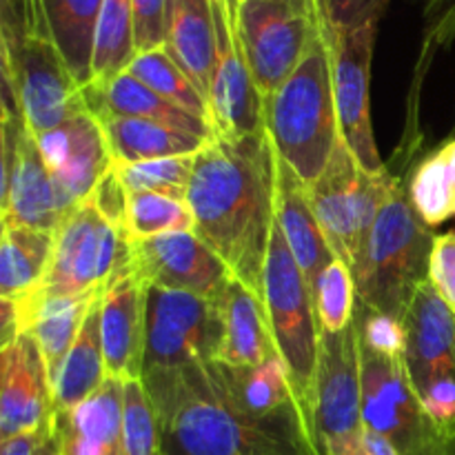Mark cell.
<instances>
[{
	"instance_id": "d6986e66",
	"label": "cell",
	"mask_w": 455,
	"mask_h": 455,
	"mask_svg": "<svg viewBox=\"0 0 455 455\" xmlns=\"http://www.w3.org/2000/svg\"><path fill=\"white\" fill-rule=\"evenodd\" d=\"M404 363L413 389L455 373V314L429 280L418 284L403 318Z\"/></svg>"
},
{
	"instance_id": "44dd1931",
	"label": "cell",
	"mask_w": 455,
	"mask_h": 455,
	"mask_svg": "<svg viewBox=\"0 0 455 455\" xmlns=\"http://www.w3.org/2000/svg\"><path fill=\"white\" fill-rule=\"evenodd\" d=\"M275 220L284 240L307 280L311 298L318 289L320 275L329 269L336 253L329 247L320 222L315 218L305 182L278 158V185H275Z\"/></svg>"
},
{
	"instance_id": "836d02e7",
	"label": "cell",
	"mask_w": 455,
	"mask_h": 455,
	"mask_svg": "<svg viewBox=\"0 0 455 455\" xmlns=\"http://www.w3.org/2000/svg\"><path fill=\"white\" fill-rule=\"evenodd\" d=\"M196 220L187 198L154 194V191H136L129 194L127 220L124 234L132 240L154 238L176 231H194Z\"/></svg>"
},
{
	"instance_id": "74e56055",
	"label": "cell",
	"mask_w": 455,
	"mask_h": 455,
	"mask_svg": "<svg viewBox=\"0 0 455 455\" xmlns=\"http://www.w3.org/2000/svg\"><path fill=\"white\" fill-rule=\"evenodd\" d=\"M389 0H324V34L378 25Z\"/></svg>"
},
{
	"instance_id": "6da1fadb",
	"label": "cell",
	"mask_w": 455,
	"mask_h": 455,
	"mask_svg": "<svg viewBox=\"0 0 455 455\" xmlns=\"http://www.w3.org/2000/svg\"><path fill=\"white\" fill-rule=\"evenodd\" d=\"M275 185L278 154L265 127L240 140L213 138L196 156L187 189L194 231L258 298L275 225Z\"/></svg>"
},
{
	"instance_id": "52a82bcc",
	"label": "cell",
	"mask_w": 455,
	"mask_h": 455,
	"mask_svg": "<svg viewBox=\"0 0 455 455\" xmlns=\"http://www.w3.org/2000/svg\"><path fill=\"white\" fill-rule=\"evenodd\" d=\"M395 172L367 173L345 142H338L324 172L311 182L309 200L336 258L355 269L369 229L389 196Z\"/></svg>"
},
{
	"instance_id": "d4e9b609",
	"label": "cell",
	"mask_w": 455,
	"mask_h": 455,
	"mask_svg": "<svg viewBox=\"0 0 455 455\" xmlns=\"http://www.w3.org/2000/svg\"><path fill=\"white\" fill-rule=\"evenodd\" d=\"M100 123L105 127L114 164L196 156L212 142V138L196 136V133L154 123V120L102 118Z\"/></svg>"
},
{
	"instance_id": "cb8c5ba5",
	"label": "cell",
	"mask_w": 455,
	"mask_h": 455,
	"mask_svg": "<svg viewBox=\"0 0 455 455\" xmlns=\"http://www.w3.org/2000/svg\"><path fill=\"white\" fill-rule=\"evenodd\" d=\"M87 109L96 118H142L154 123L169 124V127L182 129V132L196 133V136L212 138L213 129L204 120L187 114L180 107L172 105L163 96L133 78L132 74H120L107 84H87L83 87Z\"/></svg>"
},
{
	"instance_id": "f1b7e54d",
	"label": "cell",
	"mask_w": 455,
	"mask_h": 455,
	"mask_svg": "<svg viewBox=\"0 0 455 455\" xmlns=\"http://www.w3.org/2000/svg\"><path fill=\"white\" fill-rule=\"evenodd\" d=\"M56 234L31 227L3 225L0 240V298H20L43 283Z\"/></svg>"
},
{
	"instance_id": "277c9868",
	"label": "cell",
	"mask_w": 455,
	"mask_h": 455,
	"mask_svg": "<svg viewBox=\"0 0 455 455\" xmlns=\"http://www.w3.org/2000/svg\"><path fill=\"white\" fill-rule=\"evenodd\" d=\"M395 172V167H391ZM435 234L422 222L409 198V178L395 172L363 244L354 278L358 302L403 323L418 284L429 280V258Z\"/></svg>"
},
{
	"instance_id": "484cf974",
	"label": "cell",
	"mask_w": 455,
	"mask_h": 455,
	"mask_svg": "<svg viewBox=\"0 0 455 455\" xmlns=\"http://www.w3.org/2000/svg\"><path fill=\"white\" fill-rule=\"evenodd\" d=\"M216 369L220 373L222 385L231 394V398L244 411L251 413V416H298L307 425L305 413H302L296 394H293V385L289 380L287 369H284L283 360L278 355H274L267 363L258 364V367H227V364L216 363ZM307 429H309V425H307Z\"/></svg>"
},
{
	"instance_id": "4fadbf2b",
	"label": "cell",
	"mask_w": 455,
	"mask_h": 455,
	"mask_svg": "<svg viewBox=\"0 0 455 455\" xmlns=\"http://www.w3.org/2000/svg\"><path fill=\"white\" fill-rule=\"evenodd\" d=\"M376 31L378 25H367L360 29L324 34L329 56H331L333 98H336L342 142L349 147V151L367 173L387 172V164L380 158L376 138H373L371 109H369Z\"/></svg>"
},
{
	"instance_id": "603a6c76",
	"label": "cell",
	"mask_w": 455,
	"mask_h": 455,
	"mask_svg": "<svg viewBox=\"0 0 455 455\" xmlns=\"http://www.w3.org/2000/svg\"><path fill=\"white\" fill-rule=\"evenodd\" d=\"M164 52L209 102L216 67L213 0H169Z\"/></svg>"
},
{
	"instance_id": "3957f363",
	"label": "cell",
	"mask_w": 455,
	"mask_h": 455,
	"mask_svg": "<svg viewBox=\"0 0 455 455\" xmlns=\"http://www.w3.org/2000/svg\"><path fill=\"white\" fill-rule=\"evenodd\" d=\"M265 127L278 158L309 187L342 140L323 29L283 87L265 98Z\"/></svg>"
},
{
	"instance_id": "1f68e13d",
	"label": "cell",
	"mask_w": 455,
	"mask_h": 455,
	"mask_svg": "<svg viewBox=\"0 0 455 455\" xmlns=\"http://www.w3.org/2000/svg\"><path fill=\"white\" fill-rule=\"evenodd\" d=\"M136 52L132 0H105L93 36L92 83L107 84L129 69Z\"/></svg>"
},
{
	"instance_id": "8fae6325",
	"label": "cell",
	"mask_w": 455,
	"mask_h": 455,
	"mask_svg": "<svg viewBox=\"0 0 455 455\" xmlns=\"http://www.w3.org/2000/svg\"><path fill=\"white\" fill-rule=\"evenodd\" d=\"M360 391L367 431L385 438L400 455H425L427 418L409 378L404 351L360 340Z\"/></svg>"
},
{
	"instance_id": "e575fe53",
	"label": "cell",
	"mask_w": 455,
	"mask_h": 455,
	"mask_svg": "<svg viewBox=\"0 0 455 455\" xmlns=\"http://www.w3.org/2000/svg\"><path fill=\"white\" fill-rule=\"evenodd\" d=\"M355 302H358V291H355L354 271L345 260L336 258L320 275L318 289L314 293L320 331L340 333L351 327L355 318Z\"/></svg>"
},
{
	"instance_id": "ee69618b",
	"label": "cell",
	"mask_w": 455,
	"mask_h": 455,
	"mask_svg": "<svg viewBox=\"0 0 455 455\" xmlns=\"http://www.w3.org/2000/svg\"><path fill=\"white\" fill-rule=\"evenodd\" d=\"M367 453L369 455H400L385 438H380V435L373 434V431H367Z\"/></svg>"
},
{
	"instance_id": "2e32d148",
	"label": "cell",
	"mask_w": 455,
	"mask_h": 455,
	"mask_svg": "<svg viewBox=\"0 0 455 455\" xmlns=\"http://www.w3.org/2000/svg\"><path fill=\"white\" fill-rule=\"evenodd\" d=\"M132 269L151 287L196 293L212 302L220 298L234 278L196 231L133 240Z\"/></svg>"
},
{
	"instance_id": "9a60e30c",
	"label": "cell",
	"mask_w": 455,
	"mask_h": 455,
	"mask_svg": "<svg viewBox=\"0 0 455 455\" xmlns=\"http://www.w3.org/2000/svg\"><path fill=\"white\" fill-rule=\"evenodd\" d=\"M36 140L47 163L62 216L92 198L114 164L105 127L89 109L52 132L40 133Z\"/></svg>"
},
{
	"instance_id": "5b68a950",
	"label": "cell",
	"mask_w": 455,
	"mask_h": 455,
	"mask_svg": "<svg viewBox=\"0 0 455 455\" xmlns=\"http://www.w3.org/2000/svg\"><path fill=\"white\" fill-rule=\"evenodd\" d=\"M132 265L127 234L111 225L93 200H84L62 218L56 229L52 262L43 283L31 293L7 298L16 311L18 336L29 331L34 311L43 302L105 293L111 280Z\"/></svg>"
},
{
	"instance_id": "b9f144b4",
	"label": "cell",
	"mask_w": 455,
	"mask_h": 455,
	"mask_svg": "<svg viewBox=\"0 0 455 455\" xmlns=\"http://www.w3.org/2000/svg\"><path fill=\"white\" fill-rule=\"evenodd\" d=\"M92 200L98 207V212H100L111 225L124 231L129 194L127 189H124L123 182H120L118 173L114 172V167L109 169V173H107V176L100 180V185L96 187V191L92 194Z\"/></svg>"
},
{
	"instance_id": "e0dca14e",
	"label": "cell",
	"mask_w": 455,
	"mask_h": 455,
	"mask_svg": "<svg viewBox=\"0 0 455 455\" xmlns=\"http://www.w3.org/2000/svg\"><path fill=\"white\" fill-rule=\"evenodd\" d=\"M53 425V389L31 333L0 351V443Z\"/></svg>"
},
{
	"instance_id": "ba28073f",
	"label": "cell",
	"mask_w": 455,
	"mask_h": 455,
	"mask_svg": "<svg viewBox=\"0 0 455 455\" xmlns=\"http://www.w3.org/2000/svg\"><path fill=\"white\" fill-rule=\"evenodd\" d=\"M235 31L262 100L278 92L305 58L323 20L275 0H231Z\"/></svg>"
},
{
	"instance_id": "30bf717a",
	"label": "cell",
	"mask_w": 455,
	"mask_h": 455,
	"mask_svg": "<svg viewBox=\"0 0 455 455\" xmlns=\"http://www.w3.org/2000/svg\"><path fill=\"white\" fill-rule=\"evenodd\" d=\"M315 438L320 455H369L360 391L358 327L320 340Z\"/></svg>"
},
{
	"instance_id": "ab89813d",
	"label": "cell",
	"mask_w": 455,
	"mask_h": 455,
	"mask_svg": "<svg viewBox=\"0 0 455 455\" xmlns=\"http://www.w3.org/2000/svg\"><path fill=\"white\" fill-rule=\"evenodd\" d=\"M429 283L455 314V229L434 238L429 258Z\"/></svg>"
},
{
	"instance_id": "7c38bea8",
	"label": "cell",
	"mask_w": 455,
	"mask_h": 455,
	"mask_svg": "<svg viewBox=\"0 0 455 455\" xmlns=\"http://www.w3.org/2000/svg\"><path fill=\"white\" fill-rule=\"evenodd\" d=\"M3 225L52 231L62 222L56 189L34 132L27 127L12 93L3 87Z\"/></svg>"
},
{
	"instance_id": "ffe728a7",
	"label": "cell",
	"mask_w": 455,
	"mask_h": 455,
	"mask_svg": "<svg viewBox=\"0 0 455 455\" xmlns=\"http://www.w3.org/2000/svg\"><path fill=\"white\" fill-rule=\"evenodd\" d=\"M124 380L105 385L74 411L53 416V443L60 455H123Z\"/></svg>"
},
{
	"instance_id": "bcb514c9",
	"label": "cell",
	"mask_w": 455,
	"mask_h": 455,
	"mask_svg": "<svg viewBox=\"0 0 455 455\" xmlns=\"http://www.w3.org/2000/svg\"><path fill=\"white\" fill-rule=\"evenodd\" d=\"M40 455H60V453H58L56 443H53V434L49 435V440L44 443V447H43V451H40Z\"/></svg>"
},
{
	"instance_id": "4316f807",
	"label": "cell",
	"mask_w": 455,
	"mask_h": 455,
	"mask_svg": "<svg viewBox=\"0 0 455 455\" xmlns=\"http://www.w3.org/2000/svg\"><path fill=\"white\" fill-rule=\"evenodd\" d=\"M100 305L102 296L89 309L83 329L62 364L53 385V416L69 413L92 398L109 376H107L105 354L100 338Z\"/></svg>"
},
{
	"instance_id": "8992f818",
	"label": "cell",
	"mask_w": 455,
	"mask_h": 455,
	"mask_svg": "<svg viewBox=\"0 0 455 455\" xmlns=\"http://www.w3.org/2000/svg\"><path fill=\"white\" fill-rule=\"evenodd\" d=\"M262 302H265L275 354L287 369L293 394H296L307 425L315 438V400H318L323 331H320L318 315H315L314 298H311L305 275L284 240L278 220L271 231L269 253H267Z\"/></svg>"
},
{
	"instance_id": "f35d334b",
	"label": "cell",
	"mask_w": 455,
	"mask_h": 455,
	"mask_svg": "<svg viewBox=\"0 0 455 455\" xmlns=\"http://www.w3.org/2000/svg\"><path fill=\"white\" fill-rule=\"evenodd\" d=\"M136 52L147 53L164 47L169 0H132Z\"/></svg>"
},
{
	"instance_id": "f546056e",
	"label": "cell",
	"mask_w": 455,
	"mask_h": 455,
	"mask_svg": "<svg viewBox=\"0 0 455 455\" xmlns=\"http://www.w3.org/2000/svg\"><path fill=\"white\" fill-rule=\"evenodd\" d=\"M100 296L102 293L84 298H65V300H49L43 302L31 315L29 331L27 333L34 336L36 345L43 354L52 389L56 385L58 373H60L76 338H78L80 329H83L89 309Z\"/></svg>"
},
{
	"instance_id": "9c48e42d",
	"label": "cell",
	"mask_w": 455,
	"mask_h": 455,
	"mask_svg": "<svg viewBox=\"0 0 455 455\" xmlns=\"http://www.w3.org/2000/svg\"><path fill=\"white\" fill-rule=\"evenodd\" d=\"M218 347L220 314L216 302L196 293L147 287L142 376L212 363Z\"/></svg>"
},
{
	"instance_id": "83f0119b",
	"label": "cell",
	"mask_w": 455,
	"mask_h": 455,
	"mask_svg": "<svg viewBox=\"0 0 455 455\" xmlns=\"http://www.w3.org/2000/svg\"><path fill=\"white\" fill-rule=\"evenodd\" d=\"M44 25L71 74L87 87L92 83L93 36L105 0H38Z\"/></svg>"
},
{
	"instance_id": "f6af8a7d",
	"label": "cell",
	"mask_w": 455,
	"mask_h": 455,
	"mask_svg": "<svg viewBox=\"0 0 455 455\" xmlns=\"http://www.w3.org/2000/svg\"><path fill=\"white\" fill-rule=\"evenodd\" d=\"M275 3H289V4H296V7H300V9H307V12L314 13L315 18H320V20H323V27H324L323 4H320V0H275Z\"/></svg>"
},
{
	"instance_id": "4dcf8cb0",
	"label": "cell",
	"mask_w": 455,
	"mask_h": 455,
	"mask_svg": "<svg viewBox=\"0 0 455 455\" xmlns=\"http://www.w3.org/2000/svg\"><path fill=\"white\" fill-rule=\"evenodd\" d=\"M409 198L429 227L443 225L455 216V133L411 169Z\"/></svg>"
},
{
	"instance_id": "d6a6232c",
	"label": "cell",
	"mask_w": 455,
	"mask_h": 455,
	"mask_svg": "<svg viewBox=\"0 0 455 455\" xmlns=\"http://www.w3.org/2000/svg\"><path fill=\"white\" fill-rule=\"evenodd\" d=\"M127 74L145 83L147 87L154 89L158 96H163L172 105L180 107L187 114L212 124V109H209L207 98L196 89L189 76L176 65V60L164 52V47L156 49V52L138 53L129 65Z\"/></svg>"
},
{
	"instance_id": "8d00e7d4",
	"label": "cell",
	"mask_w": 455,
	"mask_h": 455,
	"mask_svg": "<svg viewBox=\"0 0 455 455\" xmlns=\"http://www.w3.org/2000/svg\"><path fill=\"white\" fill-rule=\"evenodd\" d=\"M160 425L145 380H124L123 455H158Z\"/></svg>"
},
{
	"instance_id": "5bb4252c",
	"label": "cell",
	"mask_w": 455,
	"mask_h": 455,
	"mask_svg": "<svg viewBox=\"0 0 455 455\" xmlns=\"http://www.w3.org/2000/svg\"><path fill=\"white\" fill-rule=\"evenodd\" d=\"M216 20V67L209 109L213 138L240 140L265 129V100L253 83L247 56L235 31L231 0H213Z\"/></svg>"
},
{
	"instance_id": "ac0fdd59",
	"label": "cell",
	"mask_w": 455,
	"mask_h": 455,
	"mask_svg": "<svg viewBox=\"0 0 455 455\" xmlns=\"http://www.w3.org/2000/svg\"><path fill=\"white\" fill-rule=\"evenodd\" d=\"M147 287L149 284L132 269L111 280L102 293L100 338L107 376L120 380L142 378L147 331Z\"/></svg>"
},
{
	"instance_id": "7bdbcfd3",
	"label": "cell",
	"mask_w": 455,
	"mask_h": 455,
	"mask_svg": "<svg viewBox=\"0 0 455 455\" xmlns=\"http://www.w3.org/2000/svg\"><path fill=\"white\" fill-rule=\"evenodd\" d=\"M53 434V425L44 429L27 431V434L13 435V438L0 443V455H40L49 435Z\"/></svg>"
},
{
	"instance_id": "7dc6e473",
	"label": "cell",
	"mask_w": 455,
	"mask_h": 455,
	"mask_svg": "<svg viewBox=\"0 0 455 455\" xmlns=\"http://www.w3.org/2000/svg\"><path fill=\"white\" fill-rule=\"evenodd\" d=\"M320 4H324V0H320ZM323 16H324V13H323Z\"/></svg>"
},
{
	"instance_id": "d590c367",
	"label": "cell",
	"mask_w": 455,
	"mask_h": 455,
	"mask_svg": "<svg viewBox=\"0 0 455 455\" xmlns=\"http://www.w3.org/2000/svg\"><path fill=\"white\" fill-rule=\"evenodd\" d=\"M196 156H178V158L149 160V163L136 164H111V167L118 173L127 194L154 191V194L173 196V198H187Z\"/></svg>"
},
{
	"instance_id": "c3c4849f",
	"label": "cell",
	"mask_w": 455,
	"mask_h": 455,
	"mask_svg": "<svg viewBox=\"0 0 455 455\" xmlns=\"http://www.w3.org/2000/svg\"><path fill=\"white\" fill-rule=\"evenodd\" d=\"M158 455H167V453H163V451H160V453H158Z\"/></svg>"
},
{
	"instance_id": "7a4b0ae2",
	"label": "cell",
	"mask_w": 455,
	"mask_h": 455,
	"mask_svg": "<svg viewBox=\"0 0 455 455\" xmlns=\"http://www.w3.org/2000/svg\"><path fill=\"white\" fill-rule=\"evenodd\" d=\"M167 455H320L302 418H258L222 385L216 363L142 376Z\"/></svg>"
},
{
	"instance_id": "7402d4cb",
	"label": "cell",
	"mask_w": 455,
	"mask_h": 455,
	"mask_svg": "<svg viewBox=\"0 0 455 455\" xmlns=\"http://www.w3.org/2000/svg\"><path fill=\"white\" fill-rule=\"evenodd\" d=\"M220 314V347L216 363L227 367H258L275 354L262 298L231 278L216 300Z\"/></svg>"
},
{
	"instance_id": "60d3db41",
	"label": "cell",
	"mask_w": 455,
	"mask_h": 455,
	"mask_svg": "<svg viewBox=\"0 0 455 455\" xmlns=\"http://www.w3.org/2000/svg\"><path fill=\"white\" fill-rule=\"evenodd\" d=\"M425 4V52L422 62H429L438 47H449L455 40V0H422Z\"/></svg>"
}]
</instances>
